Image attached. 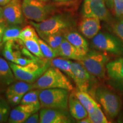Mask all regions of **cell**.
I'll list each match as a JSON object with an SVG mask.
<instances>
[{
	"instance_id": "cell-23",
	"label": "cell",
	"mask_w": 123,
	"mask_h": 123,
	"mask_svg": "<svg viewBox=\"0 0 123 123\" xmlns=\"http://www.w3.org/2000/svg\"><path fill=\"white\" fill-rule=\"evenodd\" d=\"M38 39H30L21 41L29 52L39 59H44V56L40 48Z\"/></svg>"
},
{
	"instance_id": "cell-41",
	"label": "cell",
	"mask_w": 123,
	"mask_h": 123,
	"mask_svg": "<svg viewBox=\"0 0 123 123\" xmlns=\"http://www.w3.org/2000/svg\"><path fill=\"white\" fill-rule=\"evenodd\" d=\"M55 1H57V2H64V1H67L69 0H54Z\"/></svg>"
},
{
	"instance_id": "cell-43",
	"label": "cell",
	"mask_w": 123,
	"mask_h": 123,
	"mask_svg": "<svg viewBox=\"0 0 123 123\" xmlns=\"http://www.w3.org/2000/svg\"><path fill=\"white\" fill-rule=\"evenodd\" d=\"M119 122H120V123H123V116L121 117V119L120 120Z\"/></svg>"
},
{
	"instance_id": "cell-38",
	"label": "cell",
	"mask_w": 123,
	"mask_h": 123,
	"mask_svg": "<svg viewBox=\"0 0 123 123\" xmlns=\"http://www.w3.org/2000/svg\"><path fill=\"white\" fill-rule=\"evenodd\" d=\"M105 2L110 8H113V0H105Z\"/></svg>"
},
{
	"instance_id": "cell-27",
	"label": "cell",
	"mask_w": 123,
	"mask_h": 123,
	"mask_svg": "<svg viewBox=\"0 0 123 123\" xmlns=\"http://www.w3.org/2000/svg\"><path fill=\"white\" fill-rule=\"evenodd\" d=\"M64 39L63 33H56L49 35L44 38L43 40L51 47H53L57 51Z\"/></svg>"
},
{
	"instance_id": "cell-1",
	"label": "cell",
	"mask_w": 123,
	"mask_h": 123,
	"mask_svg": "<svg viewBox=\"0 0 123 123\" xmlns=\"http://www.w3.org/2000/svg\"><path fill=\"white\" fill-rule=\"evenodd\" d=\"M30 24L34 27L41 39L56 33H66L73 27V21L66 15L56 14L51 16L41 22L31 21Z\"/></svg>"
},
{
	"instance_id": "cell-16",
	"label": "cell",
	"mask_w": 123,
	"mask_h": 123,
	"mask_svg": "<svg viewBox=\"0 0 123 123\" xmlns=\"http://www.w3.org/2000/svg\"><path fill=\"white\" fill-rule=\"evenodd\" d=\"M64 37L77 49L81 58H83L89 51L88 42L78 32L69 31L64 34Z\"/></svg>"
},
{
	"instance_id": "cell-7",
	"label": "cell",
	"mask_w": 123,
	"mask_h": 123,
	"mask_svg": "<svg viewBox=\"0 0 123 123\" xmlns=\"http://www.w3.org/2000/svg\"><path fill=\"white\" fill-rule=\"evenodd\" d=\"M22 10L27 19L41 22L50 17L53 7L46 2L37 0H23Z\"/></svg>"
},
{
	"instance_id": "cell-19",
	"label": "cell",
	"mask_w": 123,
	"mask_h": 123,
	"mask_svg": "<svg viewBox=\"0 0 123 123\" xmlns=\"http://www.w3.org/2000/svg\"><path fill=\"white\" fill-rule=\"evenodd\" d=\"M34 83L26 82L24 81H19L18 82L12 84L7 87L6 91V98L14 95H23L29 91L34 90Z\"/></svg>"
},
{
	"instance_id": "cell-20",
	"label": "cell",
	"mask_w": 123,
	"mask_h": 123,
	"mask_svg": "<svg viewBox=\"0 0 123 123\" xmlns=\"http://www.w3.org/2000/svg\"><path fill=\"white\" fill-rule=\"evenodd\" d=\"M73 93L80 101L83 107L85 108L88 113H92L96 109V108L100 105L89 93H88V92L83 91L78 89L77 90L75 91Z\"/></svg>"
},
{
	"instance_id": "cell-28",
	"label": "cell",
	"mask_w": 123,
	"mask_h": 123,
	"mask_svg": "<svg viewBox=\"0 0 123 123\" xmlns=\"http://www.w3.org/2000/svg\"><path fill=\"white\" fill-rule=\"evenodd\" d=\"M39 38L37 32L33 26L27 25L22 29L20 33L19 39L25 40L30 39H38Z\"/></svg>"
},
{
	"instance_id": "cell-6",
	"label": "cell",
	"mask_w": 123,
	"mask_h": 123,
	"mask_svg": "<svg viewBox=\"0 0 123 123\" xmlns=\"http://www.w3.org/2000/svg\"><path fill=\"white\" fill-rule=\"evenodd\" d=\"M95 96L108 116L111 119L116 117L121 108V99L117 95L106 87H100L95 90Z\"/></svg>"
},
{
	"instance_id": "cell-21",
	"label": "cell",
	"mask_w": 123,
	"mask_h": 123,
	"mask_svg": "<svg viewBox=\"0 0 123 123\" xmlns=\"http://www.w3.org/2000/svg\"><path fill=\"white\" fill-rule=\"evenodd\" d=\"M14 78L9 62L0 58V84L2 86L10 85L13 82Z\"/></svg>"
},
{
	"instance_id": "cell-34",
	"label": "cell",
	"mask_w": 123,
	"mask_h": 123,
	"mask_svg": "<svg viewBox=\"0 0 123 123\" xmlns=\"http://www.w3.org/2000/svg\"><path fill=\"white\" fill-rule=\"evenodd\" d=\"M23 96V95H14L7 98V99L9 104L12 106H16L20 104Z\"/></svg>"
},
{
	"instance_id": "cell-22",
	"label": "cell",
	"mask_w": 123,
	"mask_h": 123,
	"mask_svg": "<svg viewBox=\"0 0 123 123\" xmlns=\"http://www.w3.org/2000/svg\"><path fill=\"white\" fill-rule=\"evenodd\" d=\"M51 65L61 70L71 79H73V73L72 71V61L63 58H55L51 60Z\"/></svg>"
},
{
	"instance_id": "cell-14",
	"label": "cell",
	"mask_w": 123,
	"mask_h": 123,
	"mask_svg": "<svg viewBox=\"0 0 123 123\" xmlns=\"http://www.w3.org/2000/svg\"><path fill=\"white\" fill-rule=\"evenodd\" d=\"M106 69L112 85L123 91V56L108 62Z\"/></svg>"
},
{
	"instance_id": "cell-24",
	"label": "cell",
	"mask_w": 123,
	"mask_h": 123,
	"mask_svg": "<svg viewBox=\"0 0 123 123\" xmlns=\"http://www.w3.org/2000/svg\"><path fill=\"white\" fill-rule=\"evenodd\" d=\"M22 29L19 25H8L6 26L3 37V43L8 41H16L19 39Z\"/></svg>"
},
{
	"instance_id": "cell-42",
	"label": "cell",
	"mask_w": 123,
	"mask_h": 123,
	"mask_svg": "<svg viewBox=\"0 0 123 123\" xmlns=\"http://www.w3.org/2000/svg\"><path fill=\"white\" fill-rule=\"evenodd\" d=\"M0 24H6L4 21H1L0 20Z\"/></svg>"
},
{
	"instance_id": "cell-32",
	"label": "cell",
	"mask_w": 123,
	"mask_h": 123,
	"mask_svg": "<svg viewBox=\"0 0 123 123\" xmlns=\"http://www.w3.org/2000/svg\"><path fill=\"white\" fill-rule=\"evenodd\" d=\"M113 9L116 17L123 19V0H113Z\"/></svg>"
},
{
	"instance_id": "cell-46",
	"label": "cell",
	"mask_w": 123,
	"mask_h": 123,
	"mask_svg": "<svg viewBox=\"0 0 123 123\" xmlns=\"http://www.w3.org/2000/svg\"><path fill=\"white\" fill-rule=\"evenodd\" d=\"M1 99V96H0V99Z\"/></svg>"
},
{
	"instance_id": "cell-26",
	"label": "cell",
	"mask_w": 123,
	"mask_h": 123,
	"mask_svg": "<svg viewBox=\"0 0 123 123\" xmlns=\"http://www.w3.org/2000/svg\"><path fill=\"white\" fill-rule=\"evenodd\" d=\"M40 48L42 51L44 58L49 59H53L54 58L58 57L57 51L51 47L48 43H47L43 39L39 38L38 39Z\"/></svg>"
},
{
	"instance_id": "cell-40",
	"label": "cell",
	"mask_w": 123,
	"mask_h": 123,
	"mask_svg": "<svg viewBox=\"0 0 123 123\" xmlns=\"http://www.w3.org/2000/svg\"><path fill=\"white\" fill-rule=\"evenodd\" d=\"M0 20H1V21H4V17H3L2 7H1V6H0Z\"/></svg>"
},
{
	"instance_id": "cell-45",
	"label": "cell",
	"mask_w": 123,
	"mask_h": 123,
	"mask_svg": "<svg viewBox=\"0 0 123 123\" xmlns=\"http://www.w3.org/2000/svg\"><path fill=\"white\" fill-rule=\"evenodd\" d=\"M37 1H44V2H46L47 0H37Z\"/></svg>"
},
{
	"instance_id": "cell-17",
	"label": "cell",
	"mask_w": 123,
	"mask_h": 123,
	"mask_svg": "<svg viewBox=\"0 0 123 123\" xmlns=\"http://www.w3.org/2000/svg\"><path fill=\"white\" fill-rule=\"evenodd\" d=\"M68 108L73 118L79 121L88 116V112L74 93L69 95Z\"/></svg>"
},
{
	"instance_id": "cell-2",
	"label": "cell",
	"mask_w": 123,
	"mask_h": 123,
	"mask_svg": "<svg viewBox=\"0 0 123 123\" xmlns=\"http://www.w3.org/2000/svg\"><path fill=\"white\" fill-rule=\"evenodd\" d=\"M34 89L63 88L72 91L74 87L68 78L56 67H49L34 83Z\"/></svg>"
},
{
	"instance_id": "cell-5",
	"label": "cell",
	"mask_w": 123,
	"mask_h": 123,
	"mask_svg": "<svg viewBox=\"0 0 123 123\" xmlns=\"http://www.w3.org/2000/svg\"><path fill=\"white\" fill-rule=\"evenodd\" d=\"M15 78L19 81L34 83L49 68V63L40 64L38 62H34L26 66H21L14 63L9 62Z\"/></svg>"
},
{
	"instance_id": "cell-3",
	"label": "cell",
	"mask_w": 123,
	"mask_h": 123,
	"mask_svg": "<svg viewBox=\"0 0 123 123\" xmlns=\"http://www.w3.org/2000/svg\"><path fill=\"white\" fill-rule=\"evenodd\" d=\"M69 92L63 88L39 90V99L41 108L67 110Z\"/></svg>"
},
{
	"instance_id": "cell-29",
	"label": "cell",
	"mask_w": 123,
	"mask_h": 123,
	"mask_svg": "<svg viewBox=\"0 0 123 123\" xmlns=\"http://www.w3.org/2000/svg\"><path fill=\"white\" fill-rule=\"evenodd\" d=\"M88 117L90 118L91 123H108L109 122L101 110L100 105H98L92 113H88Z\"/></svg>"
},
{
	"instance_id": "cell-44",
	"label": "cell",
	"mask_w": 123,
	"mask_h": 123,
	"mask_svg": "<svg viewBox=\"0 0 123 123\" xmlns=\"http://www.w3.org/2000/svg\"><path fill=\"white\" fill-rule=\"evenodd\" d=\"M3 44L4 43H3L2 42H0V51H1V48H2Z\"/></svg>"
},
{
	"instance_id": "cell-13",
	"label": "cell",
	"mask_w": 123,
	"mask_h": 123,
	"mask_svg": "<svg viewBox=\"0 0 123 123\" xmlns=\"http://www.w3.org/2000/svg\"><path fill=\"white\" fill-rule=\"evenodd\" d=\"M41 108L40 105L19 104L10 111L7 122L9 123H25L29 116L39 111Z\"/></svg>"
},
{
	"instance_id": "cell-12",
	"label": "cell",
	"mask_w": 123,
	"mask_h": 123,
	"mask_svg": "<svg viewBox=\"0 0 123 123\" xmlns=\"http://www.w3.org/2000/svg\"><path fill=\"white\" fill-rule=\"evenodd\" d=\"M73 80L78 90L88 92L91 82V74L78 62H72Z\"/></svg>"
},
{
	"instance_id": "cell-39",
	"label": "cell",
	"mask_w": 123,
	"mask_h": 123,
	"mask_svg": "<svg viewBox=\"0 0 123 123\" xmlns=\"http://www.w3.org/2000/svg\"><path fill=\"white\" fill-rule=\"evenodd\" d=\"M11 0H0V6H4L9 3Z\"/></svg>"
},
{
	"instance_id": "cell-36",
	"label": "cell",
	"mask_w": 123,
	"mask_h": 123,
	"mask_svg": "<svg viewBox=\"0 0 123 123\" xmlns=\"http://www.w3.org/2000/svg\"><path fill=\"white\" fill-rule=\"evenodd\" d=\"M6 26V24H0V42H2L3 37Z\"/></svg>"
},
{
	"instance_id": "cell-33",
	"label": "cell",
	"mask_w": 123,
	"mask_h": 123,
	"mask_svg": "<svg viewBox=\"0 0 123 123\" xmlns=\"http://www.w3.org/2000/svg\"><path fill=\"white\" fill-rule=\"evenodd\" d=\"M113 32L123 43V19H119L113 26Z\"/></svg>"
},
{
	"instance_id": "cell-15",
	"label": "cell",
	"mask_w": 123,
	"mask_h": 123,
	"mask_svg": "<svg viewBox=\"0 0 123 123\" xmlns=\"http://www.w3.org/2000/svg\"><path fill=\"white\" fill-rule=\"evenodd\" d=\"M101 29L100 20L95 17H83L79 25V30L84 36L92 39Z\"/></svg>"
},
{
	"instance_id": "cell-9",
	"label": "cell",
	"mask_w": 123,
	"mask_h": 123,
	"mask_svg": "<svg viewBox=\"0 0 123 123\" xmlns=\"http://www.w3.org/2000/svg\"><path fill=\"white\" fill-rule=\"evenodd\" d=\"M82 14L83 17H95L107 22L111 19L105 0H84Z\"/></svg>"
},
{
	"instance_id": "cell-18",
	"label": "cell",
	"mask_w": 123,
	"mask_h": 123,
	"mask_svg": "<svg viewBox=\"0 0 123 123\" xmlns=\"http://www.w3.org/2000/svg\"><path fill=\"white\" fill-rule=\"evenodd\" d=\"M57 54L58 56H61L66 59H74L76 61L81 59L77 49L65 38L57 50Z\"/></svg>"
},
{
	"instance_id": "cell-11",
	"label": "cell",
	"mask_w": 123,
	"mask_h": 123,
	"mask_svg": "<svg viewBox=\"0 0 123 123\" xmlns=\"http://www.w3.org/2000/svg\"><path fill=\"white\" fill-rule=\"evenodd\" d=\"M40 123H73V117L67 110L58 108H42L40 111Z\"/></svg>"
},
{
	"instance_id": "cell-30",
	"label": "cell",
	"mask_w": 123,
	"mask_h": 123,
	"mask_svg": "<svg viewBox=\"0 0 123 123\" xmlns=\"http://www.w3.org/2000/svg\"><path fill=\"white\" fill-rule=\"evenodd\" d=\"M15 41L11 40L4 43V46L2 50V55L6 59L11 62H14V53Z\"/></svg>"
},
{
	"instance_id": "cell-10",
	"label": "cell",
	"mask_w": 123,
	"mask_h": 123,
	"mask_svg": "<svg viewBox=\"0 0 123 123\" xmlns=\"http://www.w3.org/2000/svg\"><path fill=\"white\" fill-rule=\"evenodd\" d=\"M21 0H11L3 6V17L8 25H19L25 21Z\"/></svg>"
},
{
	"instance_id": "cell-35",
	"label": "cell",
	"mask_w": 123,
	"mask_h": 123,
	"mask_svg": "<svg viewBox=\"0 0 123 123\" xmlns=\"http://www.w3.org/2000/svg\"><path fill=\"white\" fill-rule=\"evenodd\" d=\"M40 121L39 113L38 112H35L29 116L26 120L25 121V123H38Z\"/></svg>"
},
{
	"instance_id": "cell-37",
	"label": "cell",
	"mask_w": 123,
	"mask_h": 123,
	"mask_svg": "<svg viewBox=\"0 0 123 123\" xmlns=\"http://www.w3.org/2000/svg\"><path fill=\"white\" fill-rule=\"evenodd\" d=\"M78 122L80 123H91V121L90 118L88 116L80 120H79Z\"/></svg>"
},
{
	"instance_id": "cell-8",
	"label": "cell",
	"mask_w": 123,
	"mask_h": 123,
	"mask_svg": "<svg viewBox=\"0 0 123 123\" xmlns=\"http://www.w3.org/2000/svg\"><path fill=\"white\" fill-rule=\"evenodd\" d=\"M92 44L98 50L116 55L123 54L122 41L116 37L106 33H98L92 38Z\"/></svg>"
},
{
	"instance_id": "cell-25",
	"label": "cell",
	"mask_w": 123,
	"mask_h": 123,
	"mask_svg": "<svg viewBox=\"0 0 123 123\" xmlns=\"http://www.w3.org/2000/svg\"><path fill=\"white\" fill-rule=\"evenodd\" d=\"M20 104H33L41 106L39 99V90H31L27 92L23 96Z\"/></svg>"
},
{
	"instance_id": "cell-31",
	"label": "cell",
	"mask_w": 123,
	"mask_h": 123,
	"mask_svg": "<svg viewBox=\"0 0 123 123\" xmlns=\"http://www.w3.org/2000/svg\"><path fill=\"white\" fill-rule=\"evenodd\" d=\"M10 113V107L9 102L1 98L0 99V123L7 122Z\"/></svg>"
},
{
	"instance_id": "cell-4",
	"label": "cell",
	"mask_w": 123,
	"mask_h": 123,
	"mask_svg": "<svg viewBox=\"0 0 123 123\" xmlns=\"http://www.w3.org/2000/svg\"><path fill=\"white\" fill-rule=\"evenodd\" d=\"M109 58L105 54L92 50L89 51L83 58L77 61L80 63L92 76L104 78L107 72L106 65Z\"/></svg>"
}]
</instances>
